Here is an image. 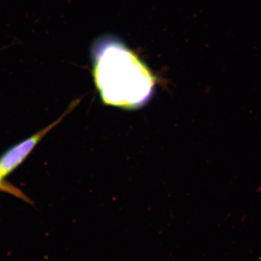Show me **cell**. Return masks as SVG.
<instances>
[{"instance_id":"6da1fadb","label":"cell","mask_w":261,"mask_h":261,"mask_svg":"<svg viewBox=\"0 0 261 261\" xmlns=\"http://www.w3.org/2000/svg\"><path fill=\"white\" fill-rule=\"evenodd\" d=\"M94 83L103 103L137 110L152 97L155 78L123 43L105 38L93 49Z\"/></svg>"},{"instance_id":"7a4b0ae2","label":"cell","mask_w":261,"mask_h":261,"mask_svg":"<svg viewBox=\"0 0 261 261\" xmlns=\"http://www.w3.org/2000/svg\"><path fill=\"white\" fill-rule=\"evenodd\" d=\"M71 110L72 108L70 106L67 110L66 112L61 118H58L56 121L53 122L49 126L39 130V132L33 135L30 138H28L27 140H24L18 145H15V147H12L8 152H5L2 156L1 159H0V182L3 181V178L6 177L17 166L22 163V161L32 152V149L37 145L38 142L42 140L43 137L47 135L53 127L58 125L64 118L65 116H66Z\"/></svg>"}]
</instances>
